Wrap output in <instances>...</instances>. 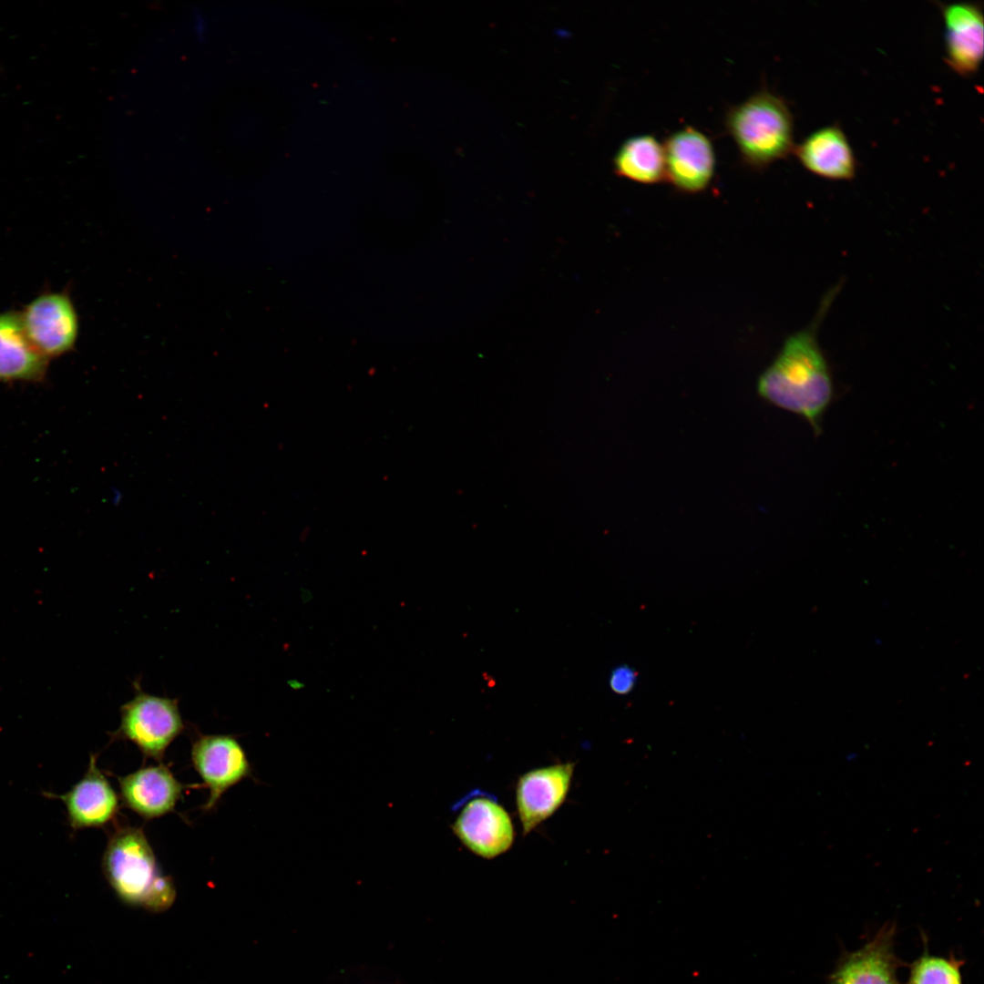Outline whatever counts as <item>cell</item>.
Returning <instances> with one entry per match:
<instances>
[{
	"mask_svg": "<svg viewBox=\"0 0 984 984\" xmlns=\"http://www.w3.org/2000/svg\"><path fill=\"white\" fill-rule=\"evenodd\" d=\"M923 936V952L909 967L906 984H963L961 967L964 960L954 954L948 957L931 955L928 939Z\"/></svg>",
	"mask_w": 984,
	"mask_h": 984,
	"instance_id": "obj_17",
	"label": "cell"
},
{
	"mask_svg": "<svg viewBox=\"0 0 984 984\" xmlns=\"http://www.w3.org/2000/svg\"><path fill=\"white\" fill-rule=\"evenodd\" d=\"M837 292L826 293L813 323L790 335L761 374L758 393L777 407L804 417L815 434L834 395L833 380L817 340V330Z\"/></svg>",
	"mask_w": 984,
	"mask_h": 984,
	"instance_id": "obj_1",
	"label": "cell"
},
{
	"mask_svg": "<svg viewBox=\"0 0 984 984\" xmlns=\"http://www.w3.org/2000/svg\"><path fill=\"white\" fill-rule=\"evenodd\" d=\"M118 781L122 805L144 819L174 811L186 788L162 764L141 767Z\"/></svg>",
	"mask_w": 984,
	"mask_h": 984,
	"instance_id": "obj_13",
	"label": "cell"
},
{
	"mask_svg": "<svg viewBox=\"0 0 984 984\" xmlns=\"http://www.w3.org/2000/svg\"><path fill=\"white\" fill-rule=\"evenodd\" d=\"M636 678V672L628 666L618 667L611 673L610 687L616 693H628L635 685Z\"/></svg>",
	"mask_w": 984,
	"mask_h": 984,
	"instance_id": "obj_18",
	"label": "cell"
},
{
	"mask_svg": "<svg viewBox=\"0 0 984 984\" xmlns=\"http://www.w3.org/2000/svg\"><path fill=\"white\" fill-rule=\"evenodd\" d=\"M97 755L91 753L82 778L63 794L44 792L65 805L68 825L75 832L85 828L104 827L112 822L119 810V798L98 768Z\"/></svg>",
	"mask_w": 984,
	"mask_h": 984,
	"instance_id": "obj_11",
	"label": "cell"
},
{
	"mask_svg": "<svg viewBox=\"0 0 984 984\" xmlns=\"http://www.w3.org/2000/svg\"><path fill=\"white\" fill-rule=\"evenodd\" d=\"M574 765L568 762L537 768L519 777L516 802L524 835L533 831L563 804Z\"/></svg>",
	"mask_w": 984,
	"mask_h": 984,
	"instance_id": "obj_12",
	"label": "cell"
},
{
	"mask_svg": "<svg viewBox=\"0 0 984 984\" xmlns=\"http://www.w3.org/2000/svg\"><path fill=\"white\" fill-rule=\"evenodd\" d=\"M190 755L210 790L204 811H211L228 789L251 775L247 755L233 735L200 734L192 743Z\"/></svg>",
	"mask_w": 984,
	"mask_h": 984,
	"instance_id": "obj_7",
	"label": "cell"
},
{
	"mask_svg": "<svg viewBox=\"0 0 984 984\" xmlns=\"http://www.w3.org/2000/svg\"><path fill=\"white\" fill-rule=\"evenodd\" d=\"M191 15L192 29L194 31V34L199 40L203 41L207 36L208 33L207 18L203 15V13L198 8H195L192 11Z\"/></svg>",
	"mask_w": 984,
	"mask_h": 984,
	"instance_id": "obj_19",
	"label": "cell"
},
{
	"mask_svg": "<svg viewBox=\"0 0 984 984\" xmlns=\"http://www.w3.org/2000/svg\"><path fill=\"white\" fill-rule=\"evenodd\" d=\"M134 697L120 706V724L108 733L111 742L130 741L143 755L160 763L168 746L185 729L179 700L145 692L133 682Z\"/></svg>",
	"mask_w": 984,
	"mask_h": 984,
	"instance_id": "obj_4",
	"label": "cell"
},
{
	"mask_svg": "<svg viewBox=\"0 0 984 984\" xmlns=\"http://www.w3.org/2000/svg\"><path fill=\"white\" fill-rule=\"evenodd\" d=\"M102 870L126 904L162 912L175 900L174 884L160 871L141 828L120 826L110 835L102 856Z\"/></svg>",
	"mask_w": 984,
	"mask_h": 984,
	"instance_id": "obj_2",
	"label": "cell"
},
{
	"mask_svg": "<svg viewBox=\"0 0 984 984\" xmlns=\"http://www.w3.org/2000/svg\"><path fill=\"white\" fill-rule=\"evenodd\" d=\"M290 686L292 689H300V688L303 687V684L300 683L298 681L292 680Z\"/></svg>",
	"mask_w": 984,
	"mask_h": 984,
	"instance_id": "obj_20",
	"label": "cell"
},
{
	"mask_svg": "<svg viewBox=\"0 0 984 984\" xmlns=\"http://www.w3.org/2000/svg\"><path fill=\"white\" fill-rule=\"evenodd\" d=\"M455 809L457 815L452 830L469 851L491 859L510 848L514 841L513 824L494 795L473 790Z\"/></svg>",
	"mask_w": 984,
	"mask_h": 984,
	"instance_id": "obj_5",
	"label": "cell"
},
{
	"mask_svg": "<svg viewBox=\"0 0 984 984\" xmlns=\"http://www.w3.org/2000/svg\"><path fill=\"white\" fill-rule=\"evenodd\" d=\"M615 173L643 184L665 180L663 147L652 135L626 139L613 158Z\"/></svg>",
	"mask_w": 984,
	"mask_h": 984,
	"instance_id": "obj_16",
	"label": "cell"
},
{
	"mask_svg": "<svg viewBox=\"0 0 984 984\" xmlns=\"http://www.w3.org/2000/svg\"><path fill=\"white\" fill-rule=\"evenodd\" d=\"M944 23V49L947 65L958 75H976L983 61L984 16L982 6L974 2L938 4Z\"/></svg>",
	"mask_w": 984,
	"mask_h": 984,
	"instance_id": "obj_10",
	"label": "cell"
},
{
	"mask_svg": "<svg viewBox=\"0 0 984 984\" xmlns=\"http://www.w3.org/2000/svg\"><path fill=\"white\" fill-rule=\"evenodd\" d=\"M665 180L685 193H698L711 183L715 171V152L711 139L688 126L671 133L662 144Z\"/></svg>",
	"mask_w": 984,
	"mask_h": 984,
	"instance_id": "obj_8",
	"label": "cell"
},
{
	"mask_svg": "<svg viewBox=\"0 0 984 984\" xmlns=\"http://www.w3.org/2000/svg\"><path fill=\"white\" fill-rule=\"evenodd\" d=\"M19 314L30 343L48 360L75 349L79 335V317L67 292H41L25 305Z\"/></svg>",
	"mask_w": 984,
	"mask_h": 984,
	"instance_id": "obj_6",
	"label": "cell"
},
{
	"mask_svg": "<svg viewBox=\"0 0 984 984\" xmlns=\"http://www.w3.org/2000/svg\"><path fill=\"white\" fill-rule=\"evenodd\" d=\"M793 154L810 173L832 180L855 178L857 160L848 138L837 124L822 127L794 145Z\"/></svg>",
	"mask_w": 984,
	"mask_h": 984,
	"instance_id": "obj_14",
	"label": "cell"
},
{
	"mask_svg": "<svg viewBox=\"0 0 984 984\" xmlns=\"http://www.w3.org/2000/svg\"><path fill=\"white\" fill-rule=\"evenodd\" d=\"M724 127L743 163L763 170L793 153L794 118L786 101L761 88L725 114Z\"/></svg>",
	"mask_w": 984,
	"mask_h": 984,
	"instance_id": "obj_3",
	"label": "cell"
},
{
	"mask_svg": "<svg viewBox=\"0 0 984 984\" xmlns=\"http://www.w3.org/2000/svg\"><path fill=\"white\" fill-rule=\"evenodd\" d=\"M50 360L27 338L19 312L0 313V384L42 383Z\"/></svg>",
	"mask_w": 984,
	"mask_h": 984,
	"instance_id": "obj_15",
	"label": "cell"
},
{
	"mask_svg": "<svg viewBox=\"0 0 984 984\" xmlns=\"http://www.w3.org/2000/svg\"><path fill=\"white\" fill-rule=\"evenodd\" d=\"M897 926L883 925L860 948L845 951L827 984H901L897 970L904 964L895 952Z\"/></svg>",
	"mask_w": 984,
	"mask_h": 984,
	"instance_id": "obj_9",
	"label": "cell"
}]
</instances>
